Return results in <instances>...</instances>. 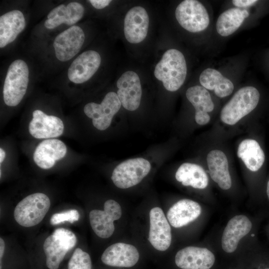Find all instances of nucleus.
Masks as SVG:
<instances>
[{
  "mask_svg": "<svg viewBox=\"0 0 269 269\" xmlns=\"http://www.w3.org/2000/svg\"><path fill=\"white\" fill-rule=\"evenodd\" d=\"M154 75L162 82L166 90L170 92L178 90L183 84L187 75L183 54L175 49L167 50L155 66Z\"/></svg>",
  "mask_w": 269,
  "mask_h": 269,
  "instance_id": "nucleus-1",
  "label": "nucleus"
},
{
  "mask_svg": "<svg viewBox=\"0 0 269 269\" xmlns=\"http://www.w3.org/2000/svg\"><path fill=\"white\" fill-rule=\"evenodd\" d=\"M260 100L258 90L253 86H246L238 90L224 106L220 113L222 122L234 125L253 111Z\"/></svg>",
  "mask_w": 269,
  "mask_h": 269,
  "instance_id": "nucleus-2",
  "label": "nucleus"
},
{
  "mask_svg": "<svg viewBox=\"0 0 269 269\" xmlns=\"http://www.w3.org/2000/svg\"><path fill=\"white\" fill-rule=\"evenodd\" d=\"M29 82V69L26 62L17 59L9 65L3 87V98L8 106L15 107L25 95Z\"/></svg>",
  "mask_w": 269,
  "mask_h": 269,
  "instance_id": "nucleus-3",
  "label": "nucleus"
},
{
  "mask_svg": "<svg viewBox=\"0 0 269 269\" xmlns=\"http://www.w3.org/2000/svg\"><path fill=\"white\" fill-rule=\"evenodd\" d=\"M50 206L49 197L42 193L28 195L16 206L13 213L16 222L25 227L39 224L44 218Z\"/></svg>",
  "mask_w": 269,
  "mask_h": 269,
  "instance_id": "nucleus-4",
  "label": "nucleus"
},
{
  "mask_svg": "<svg viewBox=\"0 0 269 269\" xmlns=\"http://www.w3.org/2000/svg\"><path fill=\"white\" fill-rule=\"evenodd\" d=\"M77 238L71 231L58 228L44 241L43 250L49 269H57L67 253L75 246Z\"/></svg>",
  "mask_w": 269,
  "mask_h": 269,
  "instance_id": "nucleus-5",
  "label": "nucleus"
},
{
  "mask_svg": "<svg viewBox=\"0 0 269 269\" xmlns=\"http://www.w3.org/2000/svg\"><path fill=\"white\" fill-rule=\"evenodd\" d=\"M151 165L143 158L128 159L114 169L111 179L118 188L127 189L138 184L149 172Z\"/></svg>",
  "mask_w": 269,
  "mask_h": 269,
  "instance_id": "nucleus-6",
  "label": "nucleus"
},
{
  "mask_svg": "<svg viewBox=\"0 0 269 269\" xmlns=\"http://www.w3.org/2000/svg\"><path fill=\"white\" fill-rule=\"evenodd\" d=\"M175 15L179 24L191 32H198L208 26L210 19L205 6L196 0H185L177 6Z\"/></svg>",
  "mask_w": 269,
  "mask_h": 269,
  "instance_id": "nucleus-7",
  "label": "nucleus"
},
{
  "mask_svg": "<svg viewBox=\"0 0 269 269\" xmlns=\"http://www.w3.org/2000/svg\"><path fill=\"white\" fill-rule=\"evenodd\" d=\"M122 104L117 93H108L101 104L90 102L84 108L85 114L92 119L95 128L100 131L107 129L114 116L119 112Z\"/></svg>",
  "mask_w": 269,
  "mask_h": 269,
  "instance_id": "nucleus-8",
  "label": "nucleus"
},
{
  "mask_svg": "<svg viewBox=\"0 0 269 269\" xmlns=\"http://www.w3.org/2000/svg\"><path fill=\"white\" fill-rule=\"evenodd\" d=\"M122 216V209L116 201L109 199L104 204V210H93L89 213L91 227L95 233L101 238H108L115 230L114 222Z\"/></svg>",
  "mask_w": 269,
  "mask_h": 269,
  "instance_id": "nucleus-9",
  "label": "nucleus"
},
{
  "mask_svg": "<svg viewBox=\"0 0 269 269\" xmlns=\"http://www.w3.org/2000/svg\"><path fill=\"white\" fill-rule=\"evenodd\" d=\"M85 37L83 29L77 25L72 26L59 34L53 42L56 58L62 62L73 58L80 50Z\"/></svg>",
  "mask_w": 269,
  "mask_h": 269,
  "instance_id": "nucleus-10",
  "label": "nucleus"
},
{
  "mask_svg": "<svg viewBox=\"0 0 269 269\" xmlns=\"http://www.w3.org/2000/svg\"><path fill=\"white\" fill-rule=\"evenodd\" d=\"M117 94L123 107L129 111L136 110L140 104L142 90L138 75L133 71L124 73L117 82Z\"/></svg>",
  "mask_w": 269,
  "mask_h": 269,
  "instance_id": "nucleus-11",
  "label": "nucleus"
},
{
  "mask_svg": "<svg viewBox=\"0 0 269 269\" xmlns=\"http://www.w3.org/2000/svg\"><path fill=\"white\" fill-rule=\"evenodd\" d=\"M149 242L156 250L166 251L171 244V233L162 210L158 207L152 208L149 212Z\"/></svg>",
  "mask_w": 269,
  "mask_h": 269,
  "instance_id": "nucleus-12",
  "label": "nucleus"
},
{
  "mask_svg": "<svg viewBox=\"0 0 269 269\" xmlns=\"http://www.w3.org/2000/svg\"><path fill=\"white\" fill-rule=\"evenodd\" d=\"M101 58L97 51L90 50L80 54L72 62L68 70L69 79L76 84L89 80L98 70Z\"/></svg>",
  "mask_w": 269,
  "mask_h": 269,
  "instance_id": "nucleus-13",
  "label": "nucleus"
},
{
  "mask_svg": "<svg viewBox=\"0 0 269 269\" xmlns=\"http://www.w3.org/2000/svg\"><path fill=\"white\" fill-rule=\"evenodd\" d=\"M64 126L58 117L47 115L39 110L33 112L28 130L30 134L38 139L57 137L63 133Z\"/></svg>",
  "mask_w": 269,
  "mask_h": 269,
  "instance_id": "nucleus-14",
  "label": "nucleus"
},
{
  "mask_svg": "<svg viewBox=\"0 0 269 269\" xmlns=\"http://www.w3.org/2000/svg\"><path fill=\"white\" fill-rule=\"evenodd\" d=\"M149 26V16L142 6H135L126 13L124 31L126 39L131 43L142 41L146 37Z\"/></svg>",
  "mask_w": 269,
  "mask_h": 269,
  "instance_id": "nucleus-15",
  "label": "nucleus"
},
{
  "mask_svg": "<svg viewBox=\"0 0 269 269\" xmlns=\"http://www.w3.org/2000/svg\"><path fill=\"white\" fill-rule=\"evenodd\" d=\"M215 261L214 254L209 250L193 246L179 250L175 257L176 266L182 269H210Z\"/></svg>",
  "mask_w": 269,
  "mask_h": 269,
  "instance_id": "nucleus-16",
  "label": "nucleus"
},
{
  "mask_svg": "<svg viewBox=\"0 0 269 269\" xmlns=\"http://www.w3.org/2000/svg\"><path fill=\"white\" fill-rule=\"evenodd\" d=\"M67 153V147L61 140L46 139L36 146L33 155L36 164L41 168L47 169L52 168L56 161L62 159Z\"/></svg>",
  "mask_w": 269,
  "mask_h": 269,
  "instance_id": "nucleus-17",
  "label": "nucleus"
},
{
  "mask_svg": "<svg viewBox=\"0 0 269 269\" xmlns=\"http://www.w3.org/2000/svg\"><path fill=\"white\" fill-rule=\"evenodd\" d=\"M139 259L136 248L130 244L117 243L108 247L103 253L101 260L106 265L130 268L134 266Z\"/></svg>",
  "mask_w": 269,
  "mask_h": 269,
  "instance_id": "nucleus-18",
  "label": "nucleus"
},
{
  "mask_svg": "<svg viewBox=\"0 0 269 269\" xmlns=\"http://www.w3.org/2000/svg\"><path fill=\"white\" fill-rule=\"evenodd\" d=\"M252 224L245 215H238L231 218L224 230L221 245L223 250L228 253L234 252L240 240L251 231Z\"/></svg>",
  "mask_w": 269,
  "mask_h": 269,
  "instance_id": "nucleus-19",
  "label": "nucleus"
},
{
  "mask_svg": "<svg viewBox=\"0 0 269 269\" xmlns=\"http://www.w3.org/2000/svg\"><path fill=\"white\" fill-rule=\"evenodd\" d=\"M188 100L195 110V120L200 125H205L209 123L210 117L208 113L213 111L214 104L209 92L201 86L189 87L186 92Z\"/></svg>",
  "mask_w": 269,
  "mask_h": 269,
  "instance_id": "nucleus-20",
  "label": "nucleus"
},
{
  "mask_svg": "<svg viewBox=\"0 0 269 269\" xmlns=\"http://www.w3.org/2000/svg\"><path fill=\"white\" fill-rule=\"evenodd\" d=\"M84 8L78 2H71L67 5L60 4L54 8L47 15L44 26L53 29L62 23L74 25L83 16Z\"/></svg>",
  "mask_w": 269,
  "mask_h": 269,
  "instance_id": "nucleus-21",
  "label": "nucleus"
},
{
  "mask_svg": "<svg viewBox=\"0 0 269 269\" xmlns=\"http://www.w3.org/2000/svg\"><path fill=\"white\" fill-rule=\"evenodd\" d=\"M201 213V207L196 202L182 199L169 209L167 219L171 225L175 228H180L196 220Z\"/></svg>",
  "mask_w": 269,
  "mask_h": 269,
  "instance_id": "nucleus-22",
  "label": "nucleus"
},
{
  "mask_svg": "<svg viewBox=\"0 0 269 269\" xmlns=\"http://www.w3.org/2000/svg\"><path fill=\"white\" fill-rule=\"evenodd\" d=\"M207 162L212 179L221 189H230L232 186V180L225 154L220 150H212L207 155Z\"/></svg>",
  "mask_w": 269,
  "mask_h": 269,
  "instance_id": "nucleus-23",
  "label": "nucleus"
},
{
  "mask_svg": "<svg viewBox=\"0 0 269 269\" xmlns=\"http://www.w3.org/2000/svg\"><path fill=\"white\" fill-rule=\"evenodd\" d=\"M26 22L23 14L19 10L9 11L0 17V47L3 48L13 42L24 29Z\"/></svg>",
  "mask_w": 269,
  "mask_h": 269,
  "instance_id": "nucleus-24",
  "label": "nucleus"
},
{
  "mask_svg": "<svg viewBox=\"0 0 269 269\" xmlns=\"http://www.w3.org/2000/svg\"><path fill=\"white\" fill-rule=\"evenodd\" d=\"M199 81L202 87L207 90L214 91L215 95L220 98L229 96L234 88L231 80L212 68L203 70L199 76Z\"/></svg>",
  "mask_w": 269,
  "mask_h": 269,
  "instance_id": "nucleus-25",
  "label": "nucleus"
},
{
  "mask_svg": "<svg viewBox=\"0 0 269 269\" xmlns=\"http://www.w3.org/2000/svg\"><path fill=\"white\" fill-rule=\"evenodd\" d=\"M175 178L185 186L204 189L208 184V176L200 165L189 162L182 164L177 170Z\"/></svg>",
  "mask_w": 269,
  "mask_h": 269,
  "instance_id": "nucleus-26",
  "label": "nucleus"
},
{
  "mask_svg": "<svg viewBox=\"0 0 269 269\" xmlns=\"http://www.w3.org/2000/svg\"><path fill=\"white\" fill-rule=\"evenodd\" d=\"M237 155L247 168L254 172L261 168L265 159V153L260 144L252 139H244L239 144Z\"/></svg>",
  "mask_w": 269,
  "mask_h": 269,
  "instance_id": "nucleus-27",
  "label": "nucleus"
},
{
  "mask_svg": "<svg viewBox=\"0 0 269 269\" xmlns=\"http://www.w3.org/2000/svg\"><path fill=\"white\" fill-rule=\"evenodd\" d=\"M249 15L246 9L232 8L222 13L217 19L216 30L222 36H228L235 32Z\"/></svg>",
  "mask_w": 269,
  "mask_h": 269,
  "instance_id": "nucleus-28",
  "label": "nucleus"
},
{
  "mask_svg": "<svg viewBox=\"0 0 269 269\" xmlns=\"http://www.w3.org/2000/svg\"><path fill=\"white\" fill-rule=\"evenodd\" d=\"M68 269H92L90 255L80 248H77L70 259Z\"/></svg>",
  "mask_w": 269,
  "mask_h": 269,
  "instance_id": "nucleus-29",
  "label": "nucleus"
},
{
  "mask_svg": "<svg viewBox=\"0 0 269 269\" xmlns=\"http://www.w3.org/2000/svg\"><path fill=\"white\" fill-rule=\"evenodd\" d=\"M79 217V213L77 210L71 209L54 214L51 216L50 222L53 225L66 221L73 223L78 221Z\"/></svg>",
  "mask_w": 269,
  "mask_h": 269,
  "instance_id": "nucleus-30",
  "label": "nucleus"
},
{
  "mask_svg": "<svg viewBox=\"0 0 269 269\" xmlns=\"http://www.w3.org/2000/svg\"><path fill=\"white\" fill-rule=\"evenodd\" d=\"M89 1L96 9H102L108 6L111 0H90Z\"/></svg>",
  "mask_w": 269,
  "mask_h": 269,
  "instance_id": "nucleus-31",
  "label": "nucleus"
},
{
  "mask_svg": "<svg viewBox=\"0 0 269 269\" xmlns=\"http://www.w3.org/2000/svg\"><path fill=\"white\" fill-rule=\"evenodd\" d=\"M258 0H233L232 2L237 7H247L254 4Z\"/></svg>",
  "mask_w": 269,
  "mask_h": 269,
  "instance_id": "nucleus-32",
  "label": "nucleus"
},
{
  "mask_svg": "<svg viewBox=\"0 0 269 269\" xmlns=\"http://www.w3.org/2000/svg\"><path fill=\"white\" fill-rule=\"evenodd\" d=\"M5 248V243L3 240L0 238V261L3 257Z\"/></svg>",
  "mask_w": 269,
  "mask_h": 269,
  "instance_id": "nucleus-33",
  "label": "nucleus"
},
{
  "mask_svg": "<svg viewBox=\"0 0 269 269\" xmlns=\"http://www.w3.org/2000/svg\"><path fill=\"white\" fill-rule=\"evenodd\" d=\"M5 156V152L2 148H0V163H1L4 159Z\"/></svg>",
  "mask_w": 269,
  "mask_h": 269,
  "instance_id": "nucleus-34",
  "label": "nucleus"
},
{
  "mask_svg": "<svg viewBox=\"0 0 269 269\" xmlns=\"http://www.w3.org/2000/svg\"><path fill=\"white\" fill-rule=\"evenodd\" d=\"M267 194L268 197V198L269 199V179L268 183H267Z\"/></svg>",
  "mask_w": 269,
  "mask_h": 269,
  "instance_id": "nucleus-35",
  "label": "nucleus"
},
{
  "mask_svg": "<svg viewBox=\"0 0 269 269\" xmlns=\"http://www.w3.org/2000/svg\"></svg>",
  "mask_w": 269,
  "mask_h": 269,
  "instance_id": "nucleus-36",
  "label": "nucleus"
}]
</instances>
